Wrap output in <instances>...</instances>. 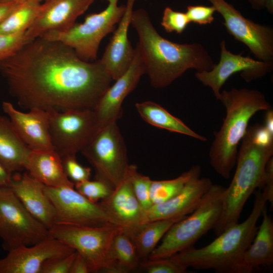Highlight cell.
I'll list each match as a JSON object with an SVG mask.
<instances>
[{
    "instance_id": "cell-1",
    "label": "cell",
    "mask_w": 273,
    "mask_h": 273,
    "mask_svg": "<svg viewBox=\"0 0 273 273\" xmlns=\"http://www.w3.org/2000/svg\"><path fill=\"white\" fill-rule=\"evenodd\" d=\"M0 72L21 107L47 111L94 110L113 80L100 60L85 61L42 36L0 62Z\"/></svg>"
},
{
    "instance_id": "cell-2",
    "label": "cell",
    "mask_w": 273,
    "mask_h": 273,
    "mask_svg": "<svg viewBox=\"0 0 273 273\" xmlns=\"http://www.w3.org/2000/svg\"><path fill=\"white\" fill-rule=\"evenodd\" d=\"M130 25L138 34L136 47L154 88L168 86L189 69L209 71L215 64L202 44L176 43L160 35L143 9L133 10Z\"/></svg>"
},
{
    "instance_id": "cell-3",
    "label": "cell",
    "mask_w": 273,
    "mask_h": 273,
    "mask_svg": "<svg viewBox=\"0 0 273 273\" xmlns=\"http://www.w3.org/2000/svg\"><path fill=\"white\" fill-rule=\"evenodd\" d=\"M272 155L273 133L259 124L248 126L241 142L233 179L223 193L221 215L213 228L216 236L238 222L247 201L261 188Z\"/></svg>"
},
{
    "instance_id": "cell-4",
    "label": "cell",
    "mask_w": 273,
    "mask_h": 273,
    "mask_svg": "<svg viewBox=\"0 0 273 273\" xmlns=\"http://www.w3.org/2000/svg\"><path fill=\"white\" fill-rule=\"evenodd\" d=\"M218 100L224 106L225 115L219 130L214 132L208 155L213 169L223 178L229 179L250 120L257 112L266 111L271 106L261 92L247 88L223 90Z\"/></svg>"
},
{
    "instance_id": "cell-5",
    "label": "cell",
    "mask_w": 273,
    "mask_h": 273,
    "mask_svg": "<svg viewBox=\"0 0 273 273\" xmlns=\"http://www.w3.org/2000/svg\"><path fill=\"white\" fill-rule=\"evenodd\" d=\"M253 194V208L244 221L228 228L205 246L200 248L192 247L171 257L187 268L236 273L244 253L255 235L257 222L267 203L261 191L256 190Z\"/></svg>"
},
{
    "instance_id": "cell-6",
    "label": "cell",
    "mask_w": 273,
    "mask_h": 273,
    "mask_svg": "<svg viewBox=\"0 0 273 273\" xmlns=\"http://www.w3.org/2000/svg\"><path fill=\"white\" fill-rule=\"evenodd\" d=\"M225 187L212 184L191 214L175 222L152 251L148 259L169 258L193 247L194 244L218 221L222 210Z\"/></svg>"
},
{
    "instance_id": "cell-7",
    "label": "cell",
    "mask_w": 273,
    "mask_h": 273,
    "mask_svg": "<svg viewBox=\"0 0 273 273\" xmlns=\"http://www.w3.org/2000/svg\"><path fill=\"white\" fill-rule=\"evenodd\" d=\"M107 1L104 10L87 15L82 23H75L65 30L48 32L42 36L68 46L85 61H96L102 40L114 32L125 10V5H118V0Z\"/></svg>"
},
{
    "instance_id": "cell-8",
    "label": "cell",
    "mask_w": 273,
    "mask_h": 273,
    "mask_svg": "<svg viewBox=\"0 0 273 273\" xmlns=\"http://www.w3.org/2000/svg\"><path fill=\"white\" fill-rule=\"evenodd\" d=\"M123 229L110 222L98 226L55 224L49 234L71 247L87 261L91 272H104L109 264L115 236Z\"/></svg>"
},
{
    "instance_id": "cell-9",
    "label": "cell",
    "mask_w": 273,
    "mask_h": 273,
    "mask_svg": "<svg viewBox=\"0 0 273 273\" xmlns=\"http://www.w3.org/2000/svg\"><path fill=\"white\" fill-rule=\"evenodd\" d=\"M81 152L93 167L95 179L114 189L125 177L129 164L117 121L99 129Z\"/></svg>"
},
{
    "instance_id": "cell-10",
    "label": "cell",
    "mask_w": 273,
    "mask_h": 273,
    "mask_svg": "<svg viewBox=\"0 0 273 273\" xmlns=\"http://www.w3.org/2000/svg\"><path fill=\"white\" fill-rule=\"evenodd\" d=\"M49 235V230L27 210L10 186L0 187V238L5 250L33 245Z\"/></svg>"
},
{
    "instance_id": "cell-11",
    "label": "cell",
    "mask_w": 273,
    "mask_h": 273,
    "mask_svg": "<svg viewBox=\"0 0 273 273\" xmlns=\"http://www.w3.org/2000/svg\"><path fill=\"white\" fill-rule=\"evenodd\" d=\"M48 112L52 143L61 158L81 152L98 130L94 110Z\"/></svg>"
},
{
    "instance_id": "cell-12",
    "label": "cell",
    "mask_w": 273,
    "mask_h": 273,
    "mask_svg": "<svg viewBox=\"0 0 273 273\" xmlns=\"http://www.w3.org/2000/svg\"><path fill=\"white\" fill-rule=\"evenodd\" d=\"M223 19V25L235 39L244 43L257 60L272 62L273 29L243 16L224 0H208Z\"/></svg>"
},
{
    "instance_id": "cell-13",
    "label": "cell",
    "mask_w": 273,
    "mask_h": 273,
    "mask_svg": "<svg viewBox=\"0 0 273 273\" xmlns=\"http://www.w3.org/2000/svg\"><path fill=\"white\" fill-rule=\"evenodd\" d=\"M220 47L218 63L215 64L209 71H197L195 74L199 81L212 89L217 100L222 86L233 74L241 72L242 77L249 82L263 77L272 69V62H265L232 53L227 49L224 40L220 42Z\"/></svg>"
},
{
    "instance_id": "cell-14",
    "label": "cell",
    "mask_w": 273,
    "mask_h": 273,
    "mask_svg": "<svg viewBox=\"0 0 273 273\" xmlns=\"http://www.w3.org/2000/svg\"><path fill=\"white\" fill-rule=\"evenodd\" d=\"M45 191L56 209V223L98 226L109 222L99 203L89 201L74 186H46Z\"/></svg>"
},
{
    "instance_id": "cell-15",
    "label": "cell",
    "mask_w": 273,
    "mask_h": 273,
    "mask_svg": "<svg viewBox=\"0 0 273 273\" xmlns=\"http://www.w3.org/2000/svg\"><path fill=\"white\" fill-rule=\"evenodd\" d=\"M75 250L50 234L39 242L21 246L0 259V273H40L43 263L50 258L68 255Z\"/></svg>"
},
{
    "instance_id": "cell-16",
    "label": "cell",
    "mask_w": 273,
    "mask_h": 273,
    "mask_svg": "<svg viewBox=\"0 0 273 273\" xmlns=\"http://www.w3.org/2000/svg\"><path fill=\"white\" fill-rule=\"evenodd\" d=\"M134 50L133 59L128 69L106 90L94 110L98 129L120 118L123 102L136 87L141 77L146 74L136 47Z\"/></svg>"
},
{
    "instance_id": "cell-17",
    "label": "cell",
    "mask_w": 273,
    "mask_h": 273,
    "mask_svg": "<svg viewBox=\"0 0 273 273\" xmlns=\"http://www.w3.org/2000/svg\"><path fill=\"white\" fill-rule=\"evenodd\" d=\"M95 0H46L39 14L25 32L31 41L52 31L68 29L85 13Z\"/></svg>"
},
{
    "instance_id": "cell-18",
    "label": "cell",
    "mask_w": 273,
    "mask_h": 273,
    "mask_svg": "<svg viewBox=\"0 0 273 273\" xmlns=\"http://www.w3.org/2000/svg\"><path fill=\"white\" fill-rule=\"evenodd\" d=\"M99 203L109 222L120 226L125 233L144 223L145 210L135 197L128 170L112 193Z\"/></svg>"
},
{
    "instance_id": "cell-19",
    "label": "cell",
    "mask_w": 273,
    "mask_h": 273,
    "mask_svg": "<svg viewBox=\"0 0 273 273\" xmlns=\"http://www.w3.org/2000/svg\"><path fill=\"white\" fill-rule=\"evenodd\" d=\"M200 176V174L193 176L173 197L152 205L145 211L144 223L157 220L183 217L193 212L213 184L210 178Z\"/></svg>"
},
{
    "instance_id": "cell-20",
    "label": "cell",
    "mask_w": 273,
    "mask_h": 273,
    "mask_svg": "<svg viewBox=\"0 0 273 273\" xmlns=\"http://www.w3.org/2000/svg\"><path fill=\"white\" fill-rule=\"evenodd\" d=\"M2 108L20 138L31 150L54 149L47 111L32 108L23 112L8 102L3 103Z\"/></svg>"
},
{
    "instance_id": "cell-21",
    "label": "cell",
    "mask_w": 273,
    "mask_h": 273,
    "mask_svg": "<svg viewBox=\"0 0 273 273\" xmlns=\"http://www.w3.org/2000/svg\"><path fill=\"white\" fill-rule=\"evenodd\" d=\"M10 187L27 210L49 230L56 223V211L43 184L29 173L12 174Z\"/></svg>"
},
{
    "instance_id": "cell-22",
    "label": "cell",
    "mask_w": 273,
    "mask_h": 273,
    "mask_svg": "<svg viewBox=\"0 0 273 273\" xmlns=\"http://www.w3.org/2000/svg\"><path fill=\"white\" fill-rule=\"evenodd\" d=\"M135 1L127 0L124 13L100 59L113 80L128 69L134 55L135 50L128 39V31Z\"/></svg>"
},
{
    "instance_id": "cell-23",
    "label": "cell",
    "mask_w": 273,
    "mask_h": 273,
    "mask_svg": "<svg viewBox=\"0 0 273 273\" xmlns=\"http://www.w3.org/2000/svg\"><path fill=\"white\" fill-rule=\"evenodd\" d=\"M262 222L255 235L244 253L236 273H251L261 266L273 263V221L266 207L262 213Z\"/></svg>"
},
{
    "instance_id": "cell-24",
    "label": "cell",
    "mask_w": 273,
    "mask_h": 273,
    "mask_svg": "<svg viewBox=\"0 0 273 273\" xmlns=\"http://www.w3.org/2000/svg\"><path fill=\"white\" fill-rule=\"evenodd\" d=\"M25 169L47 187L74 186L65 174L61 156L54 149L31 150Z\"/></svg>"
},
{
    "instance_id": "cell-25",
    "label": "cell",
    "mask_w": 273,
    "mask_h": 273,
    "mask_svg": "<svg viewBox=\"0 0 273 273\" xmlns=\"http://www.w3.org/2000/svg\"><path fill=\"white\" fill-rule=\"evenodd\" d=\"M30 152L9 117L0 115V164L11 174L21 171L25 169Z\"/></svg>"
},
{
    "instance_id": "cell-26",
    "label": "cell",
    "mask_w": 273,
    "mask_h": 273,
    "mask_svg": "<svg viewBox=\"0 0 273 273\" xmlns=\"http://www.w3.org/2000/svg\"><path fill=\"white\" fill-rule=\"evenodd\" d=\"M135 106L142 118L150 125L186 135L200 141H207L204 136L194 131L182 120L154 102L148 101L136 103Z\"/></svg>"
},
{
    "instance_id": "cell-27",
    "label": "cell",
    "mask_w": 273,
    "mask_h": 273,
    "mask_svg": "<svg viewBox=\"0 0 273 273\" xmlns=\"http://www.w3.org/2000/svg\"><path fill=\"white\" fill-rule=\"evenodd\" d=\"M185 217L147 222L126 233L134 244L142 261L148 259L172 225Z\"/></svg>"
},
{
    "instance_id": "cell-28",
    "label": "cell",
    "mask_w": 273,
    "mask_h": 273,
    "mask_svg": "<svg viewBox=\"0 0 273 273\" xmlns=\"http://www.w3.org/2000/svg\"><path fill=\"white\" fill-rule=\"evenodd\" d=\"M141 261L133 242L122 230L113 240L109 264L104 272H130L139 268Z\"/></svg>"
},
{
    "instance_id": "cell-29",
    "label": "cell",
    "mask_w": 273,
    "mask_h": 273,
    "mask_svg": "<svg viewBox=\"0 0 273 273\" xmlns=\"http://www.w3.org/2000/svg\"><path fill=\"white\" fill-rule=\"evenodd\" d=\"M41 5L34 2L18 4L0 23V34L25 32L37 18Z\"/></svg>"
},
{
    "instance_id": "cell-30",
    "label": "cell",
    "mask_w": 273,
    "mask_h": 273,
    "mask_svg": "<svg viewBox=\"0 0 273 273\" xmlns=\"http://www.w3.org/2000/svg\"><path fill=\"white\" fill-rule=\"evenodd\" d=\"M199 165H194L178 177L167 180H152L150 197L152 205L165 202L178 194L193 176L201 174Z\"/></svg>"
},
{
    "instance_id": "cell-31",
    "label": "cell",
    "mask_w": 273,
    "mask_h": 273,
    "mask_svg": "<svg viewBox=\"0 0 273 273\" xmlns=\"http://www.w3.org/2000/svg\"><path fill=\"white\" fill-rule=\"evenodd\" d=\"M128 172L135 197L145 211L152 205L150 197L152 180L149 176L139 173L135 165H129Z\"/></svg>"
},
{
    "instance_id": "cell-32",
    "label": "cell",
    "mask_w": 273,
    "mask_h": 273,
    "mask_svg": "<svg viewBox=\"0 0 273 273\" xmlns=\"http://www.w3.org/2000/svg\"><path fill=\"white\" fill-rule=\"evenodd\" d=\"M74 187L76 191L93 203H98L107 198L113 190L108 183L97 179L78 183Z\"/></svg>"
},
{
    "instance_id": "cell-33",
    "label": "cell",
    "mask_w": 273,
    "mask_h": 273,
    "mask_svg": "<svg viewBox=\"0 0 273 273\" xmlns=\"http://www.w3.org/2000/svg\"><path fill=\"white\" fill-rule=\"evenodd\" d=\"M139 268L147 273H185L188 268L170 257L142 260Z\"/></svg>"
},
{
    "instance_id": "cell-34",
    "label": "cell",
    "mask_w": 273,
    "mask_h": 273,
    "mask_svg": "<svg viewBox=\"0 0 273 273\" xmlns=\"http://www.w3.org/2000/svg\"><path fill=\"white\" fill-rule=\"evenodd\" d=\"M189 23L186 13L175 11L169 7L164 9L161 25L167 32L181 34Z\"/></svg>"
},
{
    "instance_id": "cell-35",
    "label": "cell",
    "mask_w": 273,
    "mask_h": 273,
    "mask_svg": "<svg viewBox=\"0 0 273 273\" xmlns=\"http://www.w3.org/2000/svg\"><path fill=\"white\" fill-rule=\"evenodd\" d=\"M61 158L66 175L74 184L90 179V168L80 164L76 159V155H67Z\"/></svg>"
},
{
    "instance_id": "cell-36",
    "label": "cell",
    "mask_w": 273,
    "mask_h": 273,
    "mask_svg": "<svg viewBox=\"0 0 273 273\" xmlns=\"http://www.w3.org/2000/svg\"><path fill=\"white\" fill-rule=\"evenodd\" d=\"M29 41L25 32L14 34H0V62L13 55Z\"/></svg>"
},
{
    "instance_id": "cell-37",
    "label": "cell",
    "mask_w": 273,
    "mask_h": 273,
    "mask_svg": "<svg viewBox=\"0 0 273 273\" xmlns=\"http://www.w3.org/2000/svg\"><path fill=\"white\" fill-rule=\"evenodd\" d=\"M215 12L216 9L212 5H193L187 7L186 14L190 23L202 25L210 24L213 21Z\"/></svg>"
},
{
    "instance_id": "cell-38",
    "label": "cell",
    "mask_w": 273,
    "mask_h": 273,
    "mask_svg": "<svg viewBox=\"0 0 273 273\" xmlns=\"http://www.w3.org/2000/svg\"><path fill=\"white\" fill-rule=\"evenodd\" d=\"M76 251L64 256L50 258L42 264L40 273H69Z\"/></svg>"
},
{
    "instance_id": "cell-39",
    "label": "cell",
    "mask_w": 273,
    "mask_h": 273,
    "mask_svg": "<svg viewBox=\"0 0 273 273\" xmlns=\"http://www.w3.org/2000/svg\"><path fill=\"white\" fill-rule=\"evenodd\" d=\"M261 191L267 202L273 207V157L268 161L262 181Z\"/></svg>"
},
{
    "instance_id": "cell-40",
    "label": "cell",
    "mask_w": 273,
    "mask_h": 273,
    "mask_svg": "<svg viewBox=\"0 0 273 273\" xmlns=\"http://www.w3.org/2000/svg\"><path fill=\"white\" fill-rule=\"evenodd\" d=\"M89 272H91L90 268L87 260L76 252V255L72 264L69 273Z\"/></svg>"
},
{
    "instance_id": "cell-41",
    "label": "cell",
    "mask_w": 273,
    "mask_h": 273,
    "mask_svg": "<svg viewBox=\"0 0 273 273\" xmlns=\"http://www.w3.org/2000/svg\"><path fill=\"white\" fill-rule=\"evenodd\" d=\"M251 5L252 8L256 10L266 9L267 11L272 13L273 0H247Z\"/></svg>"
},
{
    "instance_id": "cell-42",
    "label": "cell",
    "mask_w": 273,
    "mask_h": 273,
    "mask_svg": "<svg viewBox=\"0 0 273 273\" xmlns=\"http://www.w3.org/2000/svg\"><path fill=\"white\" fill-rule=\"evenodd\" d=\"M20 3L0 2V23Z\"/></svg>"
},
{
    "instance_id": "cell-43",
    "label": "cell",
    "mask_w": 273,
    "mask_h": 273,
    "mask_svg": "<svg viewBox=\"0 0 273 273\" xmlns=\"http://www.w3.org/2000/svg\"><path fill=\"white\" fill-rule=\"evenodd\" d=\"M11 176L0 164V187L10 186Z\"/></svg>"
},
{
    "instance_id": "cell-44",
    "label": "cell",
    "mask_w": 273,
    "mask_h": 273,
    "mask_svg": "<svg viewBox=\"0 0 273 273\" xmlns=\"http://www.w3.org/2000/svg\"><path fill=\"white\" fill-rule=\"evenodd\" d=\"M273 111L272 109L266 111L264 120V127L273 133Z\"/></svg>"
},
{
    "instance_id": "cell-45",
    "label": "cell",
    "mask_w": 273,
    "mask_h": 273,
    "mask_svg": "<svg viewBox=\"0 0 273 273\" xmlns=\"http://www.w3.org/2000/svg\"><path fill=\"white\" fill-rule=\"evenodd\" d=\"M46 0H0V2L23 3L30 2L41 3V2H44Z\"/></svg>"
}]
</instances>
